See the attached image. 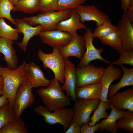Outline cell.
I'll return each mask as SVG.
<instances>
[{"label":"cell","mask_w":133,"mask_h":133,"mask_svg":"<svg viewBox=\"0 0 133 133\" xmlns=\"http://www.w3.org/2000/svg\"><path fill=\"white\" fill-rule=\"evenodd\" d=\"M26 64V62L24 61L15 69L0 66L3 79L2 95L7 97L9 103L12 107L19 87L21 84L28 81V76L25 68Z\"/></svg>","instance_id":"6da1fadb"},{"label":"cell","mask_w":133,"mask_h":133,"mask_svg":"<svg viewBox=\"0 0 133 133\" xmlns=\"http://www.w3.org/2000/svg\"><path fill=\"white\" fill-rule=\"evenodd\" d=\"M50 81L47 88L37 90L45 106L51 112L70 105V98L63 92L58 81L54 77Z\"/></svg>","instance_id":"7a4b0ae2"},{"label":"cell","mask_w":133,"mask_h":133,"mask_svg":"<svg viewBox=\"0 0 133 133\" xmlns=\"http://www.w3.org/2000/svg\"><path fill=\"white\" fill-rule=\"evenodd\" d=\"M72 9H68L62 11H47L23 19L32 26L37 24L41 25L43 31L55 30L58 23L70 17Z\"/></svg>","instance_id":"3957f363"},{"label":"cell","mask_w":133,"mask_h":133,"mask_svg":"<svg viewBox=\"0 0 133 133\" xmlns=\"http://www.w3.org/2000/svg\"><path fill=\"white\" fill-rule=\"evenodd\" d=\"M33 111L43 117V120L48 124H60L64 131L70 125L74 115V109L62 108L51 112L45 106H39L34 108Z\"/></svg>","instance_id":"277c9868"},{"label":"cell","mask_w":133,"mask_h":133,"mask_svg":"<svg viewBox=\"0 0 133 133\" xmlns=\"http://www.w3.org/2000/svg\"><path fill=\"white\" fill-rule=\"evenodd\" d=\"M38 56L42 62L45 69L48 68L53 72L54 78L59 82L63 84L64 82V66L65 59L61 53L59 48H53V52L47 54L39 49L37 51Z\"/></svg>","instance_id":"5b68a950"},{"label":"cell","mask_w":133,"mask_h":133,"mask_svg":"<svg viewBox=\"0 0 133 133\" xmlns=\"http://www.w3.org/2000/svg\"><path fill=\"white\" fill-rule=\"evenodd\" d=\"M105 68L92 64L76 68V88L100 83Z\"/></svg>","instance_id":"8992f818"},{"label":"cell","mask_w":133,"mask_h":133,"mask_svg":"<svg viewBox=\"0 0 133 133\" xmlns=\"http://www.w3.org/2000/svg\"><path fill=\"white\" fill-rule=\"evenodd\" d=\"M33 87L29 81L21 84L16 92L12 108L16 120L24 111L35 101Z\"/></svg>","instance_id":"52a82bcc"},{"label":"cell","mask_w":133,"mask_h":133,"mask_svg":"<svg viewBox=\"0 0 133 133\" xmlns=\"http://www.w3.org/2000/svg\"><path fill=\"white\" fill-rule=\"evenodd\" d=\"M100 100L78 98L73 108L74 115L71 122L76 123L80 127L83 124H89L90 115L98 107Z\"/></svg>","instance_id":"ba28073f"},{"label":"cell","mask_w":133,"mask_h":133,"mask_svg":"<svg viewBox=\"0 0 133 133\" xmlns=\"http://www.w3.org/2000/svg\"><path fill=\"white\" fill-rule=\"evenodd\" d=\"M83 34L86 44V50L82 59L80 61L77 67H80L87 65L91 61L95 60L103 61L109 65L111 62L102 57L101 54L104 51L102 48L99 49L96 48L94 46L93 41L94 38L92 35V32L89 28L85 30Z\"/></svg>","instance_id":"9c48e42d"},{"label":"cell","mask_w":133,"mask_h":133,"mask_svg":"<svg viewBox=\"0 0 133 133\" xmlns=\"http://www.w3.org/2000/svg\"><path fill=\"white\" fill-rule=\"evenodd\" d=\"M117 30L119 32L121 43L119 52L133 50V26L125 13H123L118 22Z\"/></svg>","instance_id":"30bf717a"},{"label":"cell","mask_w":133,"mask_h":133,"mask_svg":"<svg viewBox=\"0 0 133 133\" xmlns=\"http://www.w3.org/2000/svg\"><path fill=\"white\" fill-rule=\"evenodd\" d=\"M75 9L83 23L86 21H94L96 22L97 27L109 19L107 15L94 5H82Z\"/></svg>","instance_id":"8fae6325"},{"label":"cell","mask_w":133,"mask_h":133,"mask_svg":"<svg viewBox=\"0 0 133 133\" xmlns=\"http://www.w3.org/2000/svg\"><path fill=\"white\" fill-rule=\"evenodd\" d=\"M59 48L61 53L65 59L73 56L77 57L80 61L86 50L84 38L83 36L77 33L73 36L72 38L68 44Z\"/></svg>","instance_id":"7c38bea8"},{"label":"cell","mask_w":133,"mask_h":133,"mask_svg":"<svg viewBox=\"0 0 133 133\" xmlns=\"http://www.w3.org/2000/svg\"><path fill=\"white\" fill-rule=\"evenodd\" d=\"M44 44L53 48H59L68 44L73 36L68 33L56 30L42 31L37 35Z\"/></svg>","instance_id":"4fadbf2b"},{"label":"cell","mask_w":133,"mask_h":133,"mask_svg":"<svg viewBox=\"0 0 133 133\" xmlns=\"http://www.w3.org/2000/svg\"><path fill=\"white\" fill-rule=\"evenodd\" d=\"M64 82L61 86L62 90L66 91V95L70 97L75 102L77 100L75 93L76 76L75 65L68 59L65 60L64 66Z\"/></svg>","instance_id":"5bb4252c"},{"label":"cell","mask_w":133,"mask_h":133,"mask_svg":"<svg viewBox=\"0 0 133 133\" xmlns=\"http://www.w3.org/2000/svg\"><path fill=\"white\" fill-rule=\"evenodd\" d=\"M15 25L19 33H22L23 37L22 42L16 43L25 52L27 50L28 43L30 39L34 36H37L41 31H43L42 26L40 25L33 27L24 20L23 18L15 19Z\"/></svg>","instance_id":"9a60e30c"},{"label":"cell","mask_w":133,"mask_h":133,"mask_svg":"<svg viewBox=\"0 0 133 133\" xmlns=\"http://www.w3.org/2000/svg\"><path fill=\"white\" fill-rule=\"evenodd\" d=\"M109 102L114 108L119 110H126L133 112V87L117 93L108 99Z\"/></svg>","instance_id":"2e32d148"},{"label":"cell","mask_w":133,"mask_h":133,"mask_svg":"<svg viewBox=\"0 0 133 133\" xmlns=\"http://www.w3.org/2000/svg\"><path fill=\"white\" fill-rule=\"evenodd\" d=\"M122 76L121 69L115 67L114 65H109L105 70L100 83L101 88L100 100L109 102L107 96L109 88L111 83Z\"/></svg>","instance_id":"e0dca14e"},{"label":"cell","mask_w":133,"mask_h":133,"mask_svg":"<svg viewBox=\"0 0 133 133\" xmlns=\"http://www.w3.org/2000/svg\"><path fill=\"white\" fill-rule=\"evenodd\" d=\"M14 42L9 39L0 37V53L3 54V59L7 67L12 69L17 68L18 58L16 51L13 46Z\"/></svg>","instance_id":"ac0fdd59"},{"label":"cell","mask_w":133,"mask_h":133,"mask_svg":"<svg viewBox=\"0 0 133 133\" xmlns=\"http://www.w3.org/2000/svg\"><path fill=\"white\" fill-rule=\"evenodd\" d=\"M25 69L28 78V81L33 88L47 86L50 81L45 76L40 68L35 63L26 64Z\"/></svg>","instance_id":"d6986e66"},{"label":"cell","mask_w":133,"mask_h":133,"mask_svg":"<svg viewBox=\"0 0 133 133\" xmlns=\"http://www.w3.org/2000/svg\"><path fill=\"white\" fill-rule=\"evenodd\" d=\"M86 28L80 21L79 16L75 9H72L70 17L59 22L56 27V30L67 32L72 36L77 33L78 30Z\"/></svg>","instance_id":"ffe728a7"},{"label":"cell","mask_w":133,"mask_h":133,"mask_svg":"<svg viewBox=\"0 0 133 133\" xmlns=\"http://www.w3.org/2000/svg\"><path fill=\"white\" fill-rule=\"evenodd\" d=\"M110 105V113L107 118L100 122L99 129L101 132L105 130L111 133H116L118 130L116 122L124 115L125 111L117 110Z\"/></svg>","instance_id":"44dd1931"},{"label":"cell","mask_w":133,"mask_h":133,"mask_svg":"<svg viewBox=\"0 0 133 133\" xmlns=\"http://www.w3.org/2000/svg\"><path fill=\"white\" fill-rule=\"evenodd\" d=\"M120 66L123 72V76L117 83L110 86L107 96L108 99L122 88L127 86H133V68H127L123 65Z\"/></svg>","instance_id":"7402d4cb"},{"label":"cell","mask_w":133,"mask_h":133,"mask_svg":"<svg viewBox=\"0 0 133 133\" xmlns=\"http://www.w3.org/2000/svg\"><path fill=\"white\" fill-rule=\"evenodd\" d=\"M100 83L76 88V95L77 98L100 100L101 90Z\"/></svg>","instance_id":"603a6c76"},{"label":"cell","mask_w":133,"mask_h":133,"mask_svg":"<svg viewBox=\"0 0 133 133\" xmlns=\"http://www.w3.org/2000/svg\"><path fill=\"white\" fill-rule=\"evenodd\" d=\"M40 10V0H20L14 6L13 11L25 14L35 13Z\"/></svg>","instance_id":"cb8c5ba5"},{"label":"cell","mask_w":133,"mask_h":133,"mask_svg":"<svg viewBox=\"0 0 133 133\" xmlns=\"http://www.w3.org/2000/svg\"><path fill=\"white\" fill-rule=\"evenodd\" d=\"M24 121L21 117L8 122L0 129V133H29Z\"/></svg>","instance_id":"d4e9b609"},{"label":"cell","mask_w":133,"mask_h":133,"mask_svg":"<svg viewBox=\"0 0 133 133\" xmlns=\"http://www.w3.org/2000/svg\"><path fill=\"white\" fill-rule=\"evenodd\" d=\"M110 108H111V105L109 102L100 100L98 107L90 118L89 126H93L100 119L107 118L109 114L106 112V110Z\"/></svg>","instance_id":"484cf974"},{"label":"cell","mask_w":133,"mask_h":133,"mask_svg":"<svg viewBox=\"0 0 133 133\" xmlns=\"http://www.w3.org/2000/svg\"><path fill=\"white\" fill-rule=\"evenodd\" d=\"M19 33L17 28H12L6 23L3 18L0 17V37L14 41L18 39Z\"/></svg>","instance_id":"4316f807"},{"label":"cell","mask_w":133,"mask_h":133,"mask_svg":"<svg viewBox=\"0 0 133 133\" xmlns=\"http://www.w3.org/2000/svg\"><path fill=\"white\" fill-rule=\"evenodd\" d=\"M117 30V26L113 25L109 19L100 25L96 27L92 32V35L94 38L97 37L99 39Z\"/></svg>","instance_id":"83f0119b"},{"label":"cell","mask_w":133,"mask_h":133,"mask_svg":"<svg viewBox=\"0 0 133 133\" xmlns=\"http://www.w3.org/2000/svg\"><path fill=\"white\" fill-rule=\"evenodd\" d=\"M118 129L133 133V112L125 111L124 115L116 122Z\"/></svg>","instance_id":"f1b7e54d"},{"label":"cell","mask_w":133,"mask_h":133,"mask_svg":"<svg viewBox=\"0 0 133 133\" xmlns=\"http://www.w3.org/2000/svg\"><path fill=\"white\" fill-rule=\"evenodd\" d=\"M16 120L12 107L9 102L0 108V129L8 122Z\"/></svg>","instance_id":"f546056e"},{"label":"cell","mask_w":133,"mask_h":133,"mask_svg":"<svg viewBox=\"0 0 133 133\" xmlns=\"http://www.w3.org/2000/svg\"><path fill=\"white\" fill-rule=\"evenodd\" d=\"M99 39L103 44L112 47L116 50L118 52L119 51L121 39L120 33L117 30L112 32Z\"/></svg>","instance_id":"4dcf8cb0"},{"label":"cell","mask_w":133,"mask_h":133,"mask_svg":"<svg viewBox=\"0 0 133 133\" xmlns=\"http://www.w3.org/2000/svg\"><path fill=\"white\" fill-rule=\"evenodd\" d=\"M14 6L9 0H0V17L5 18L15 25V19L12 17L10 14Z\"/></svg>","instance_id":"1f68e13d"},{"label":"cell","mask_w":133,"mask_h":133,"mask_svg":"<svg viewBox=\"0 0 133 133\" xmlns=\"http://www.w3.org/2000/svg\"><path fill=\"white\" fill-rule=\"evenodd\" d=\"M86 0H58L57 11H62L68 9H75L84 4Z\"/></svg>","instance_id":"d6a6232c"},{"label":"cell","mask_w":133,"mask_h":133,"mask_svg":"<svg viewBox=\"0 0 133 133\" xmlns=\"http://www.w3.org/2000/svg\"><path fill=\"white\" fill-rule=\"evenodd\" d=\"M119 53L120 57L119 59L114 62H111L112 65L120 66L126 64L133 66V50L122 51Z\"/></svg>","instance_id":"836d02e7"},{"label":"cell","mask_w":133,"mask_h":133,"mask_svg":"<svg viewBox=\"0 0 133 133\" xmlns=\"http://www.w3.org/2000/svg\"><path fill=\"white\" fill-rule=\"evenodd\" d=\"M58 7V0H40L41 13L56 10Z\"/></svg>","instance_id":"e575fe53"},{"label":"cell","mask_w":133,"mask_h":133,"mask_svg":"<svg viewBox=\"0 0 133 133\" xmlns=\"http://www.w3.org/2000/svg\"><path fill=\"white\" fill-rule=\"evenodd\" d=\"M100 121L98 122L94 125L89 126V124L85 123L83 124L80 127L81 133H94L99 129Z\"/></svg>","instance_id":"d590c367"},{"label":"cell","mask_w":133,"mask_h":133,"mask_svg":"<svg viewBox=\"0 0 133 133\" xmlns=\"http://www.w3.org/2000/svg\"><path fill=\"white\" fill-rule=\"evenodd\" d=\"M65 133H81L80 127L76 122H71Z\"/></svg>","instance_id":"8d00e7d4"},{"label":"cell","mask_w":133,"mask_h":133,"mask_svg":"<svg viewBox=\"0 0 133 133\" xmlns=\"http://www.w3.org/2000/svg\"><path fill=\"white\" fill-rule=\"evenodd\" d=\"M121 7L123 13H125L130 6H133V0H120Z\"/></svg>","instance_id":"74e56055"},{"label":"cell","mask_w":133,"mask_h":133,"mask_svg":"<svg viewBox=\"0 0 133 133\" xmlns=\"http://www.w3.org/2000/svg\"><path fill=\"white\" fill-rule=\"evenodd\" d=\"M131 22L133 23V6H130L125 13Z\"/></svg>","instance_id":"f35d334b"},{"label":"cell","mask_w":133,"mask_h":133,"mask_svg":"<svg viewBox=\"0 0 133 133\" xmlns=\"http://www.w3.org/2000/svg\"><path fill=\"white\" fill-rule=\"evenodd\" d=\"M9 102L7 97L3 95L0 96V108L6 103Z\"/></svg>","instance_id":"ab89813d"},{"label":"cell","mask_w":133,"mask_h":133,"mask_svg":"<svg viewBox=\"0 0 133 133\" xmlns=\"http://www.w3.org/2000/svg\"><path fill=\"white\" fill-rule=\"evenodd\" d=\"M3 79L2 75L0 76V96L2 94Z\"/></svg>","instance_id":"60d3db41"},{"label":"cell","mask_w":133,"mask_h":133,"mask_svg":"<svg viewBox=\"0 0 133 133\" xmlns=\"http://www.w3.org/2000/svg\"><path fill=\"white\" fill-rule=\"evenodd\" d=\"M14 6L20 0H9Z\"/></svg>","instance_id":"b9f144b4"},{"label":"cell","mask_w":133,"mask_h":133,"mask_svg":"<svg viewBox=\"0 0 133 133\" xmlns=\"http://www.w3.org/2000/svg\"><path fill=\"white\" fill-rule=\"evenodd\" d=\"M2 75V74L1 70L0 69V76Z\"/></svg>","instance_id":"7bdbcfd3"}]
</instances>
